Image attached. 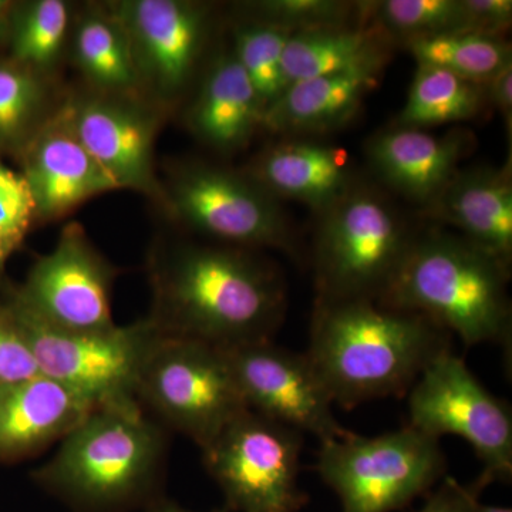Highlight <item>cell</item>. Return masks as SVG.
<instances>
[{
  "label": "cell",
  "instance_id": "cell-1",
  "mask_svg": "<svg viewBox=\"0 0 512 512\" xmlns=\"http://www.w3.org/2000/svg\"><path fill=\"white\" fill-rule=\"evenodd\" d=\"M148 278V318L165 336L234 349L272 340L284 319V282L249 249L161 244L148 258Z\"/></svg>",
  "mask_w": 512,
  "mask_h": 512
},
{
  "label": "cell",
  "instance_id": "cell-2",
  "mask_svg": "<svg viewBox=\"0 0 512 512\" xmlns=\"http://www.w3.org/2000/svg\"><path fill=\"white\" fill-rule=\"evenodd\" d=\"M451 350V335L416 313L375 301H315L306 356L333 404L409 393L431 360Z\"/></svg>",
  "mask_w": 512,
  "mask_h": 512
},
{
  "label": "cell",
  "instance_id": "cell-3",
  "mask_svg": "<svg viewBox=\"0 0 512 512\" xmlns=\"http://www.w3.org/2000/svg\"><path fill=\"white\" fill-rule=\"evenodd\" d=\"M165 454L163 429L133 397L90 410L32 477L74 511L124 512L151 503Z\"/></svg>",
  "mask_w": 512,
  "mask_h": 512
},
{
  "label": "cell",
  "instance_id": "cell-4",
  "mask_svg": "<svg viewBox=\"0 0 512 512\" xmlns=\"http://www.w3.org/2000/svg\"><path fill=\"white\" fill-rule=\"evenodd\" d=\"M510 272L483 248L434 225L416 232L376 302L423 316L467 346L511 348Z\"/></svg>",
  "mask_w": 512,
  "mask_h": 512
},
{
  "label": "cell",
  "instance_id": "cell-5",
  "mask_svg": "<svg viewBox=\"0 0 512 512\" xmlns=\"http://www.w3.org/2000/svg\"><path fill=\"white\" fill-rule=\"evenodd\" d=\"M416 232L389 195L355 181L320 212L313 268L316 301H377Z\"/></svg>",
  "mask_w": 512,
  "mask_h": 512
},
{
  "label": "cell",
  "instance_id": "cell-6",
  "mask_svg": "<svg viewBox=\"0 0 512 512\" xmlns=\"http://www.w3.org/2000/svg\"><path fill=\"white\" fill-rule=\"evenodd\" d=\"M316 470L338 495L342 512H396L440 484L447 461L440 440L406 426L320 443Z\"/></svg>",
  "mask_w": 512,
  "mask_h": 512
},
{
  "label": "cell",
  "instance_id": "cell-7",
  "mask_svg": "<svg viewBox=\"0 0 512 512\" xmlns=\"http://www.w3.org/2000/svg\"><path fill=\"white\" fill-rule=\"evenodd\" d=\"M8 312L29 343L40 373L92 406L136 397L141 369L163 333L144 318L100 332L47 325L13 299Z\"/></svg>",
  "mask_w": 512,
  "mask_h": 512
},
{
  "label": "cell",
  "instance_id": "cell-8",
  "mask_svg": "<svg viewBox=\"0 0 512 512\" xmlns=\"http://www.w3.org/2000/svg\"><path fill=\"white\" fill-rule=\"evenodd\" d=\"M136 399L201 450L248 410L224 349L165 335L141 369Z\"/></svg>",
  "mask_w": 512,
  "mask_h": 512
},
{
  "label": "cell",
  "instance_id": "cell-9",
  "mask_svg": "<svg viewBox=\"0 0 512 512\" xmlns=\"http://www.w3.org/2000/svg\"><path fill=\"white\" fill-rule=\"evenodd\" d=\"M407 426L440 440H466L483 471L470 485L478 495L494 481L512 478V413L453 350L441 353L421 372L409 390Z\"/></svg>",
  "mask_w": 512,
  "mask_h": 512
},
{
  "label": "cell",
  "instance_id": "cell-10",
  "mask_svg": "<svg viewBox=\"0 0 512 512\" xmlns=\"http://www.w3.org/2000/svg\"><path fill=\"white\" fill-rule=\"evenodd\" d=\"M303 434L245 410L202 448L208 473L229 512H299L309 495L299 485Z\"/></svg>",
  "mask_w": 512,
  "mask_h": 512
},
{
  "label": "cell",
  "instance_id": "cell-11",
  "mask_svg": "<svg viewBox=\"0 0 512 512\" xmlns=\"http://www.w3.org/2000/svg\"><path fill=\"white\" fill-rule=\"evenodd\" d=\"M163 201L185 227L229 247L298 255V239L279 201L242 171L181 165L168 180Z\"/></svg>",
  "mask_w": 512,
  "mask_h": 512
},
{
  "label": "cell",
  "instance_id": "cell-12",
  "mask_svg": "<svg viewBox=\"0 0 512 512\" xmlns=\"http://www.w3.org/2000/svg\"><path fill=\"white\" fill-rule=\"evenodd\" d=\"M117 271L93 247L82 225L63 228L55 248L30 268L15 301L47 325L74 332L116 326L111 292Z\"/></svg>",
  "mask_w": 512,
  "mask_h": 512
},
{
  "label": "cell",
  "instance_id": "cell-13",
  "mask_svg": "<svg viewBox=\"0 0 512 512\" xmlns=\"http://www.w3.org/2000/svg\"><path fill=\"white\" fill-rule=\"evenodd\" d=\"M224 350L252 412L312 434L320 443L352 434L336 419L335 404L306 353L281 348L272 340Z\"/></svg>",
  "mask_w": 512,
  "mask_h": 512
},
{
  "label": "cell",
  "instance_id": "cell-14",
  "mask_svg": "<svg viewBox=\"0 0 512 512\" xmlns=\"http://www.w3.org/2000/svg\"><path fill=\"white\" fill-rule=\"evenodd\" d=\"M60 110L117 190L163 198V188L154 173L158 117L153 111L138 99L96 92L72 96Z\"/></svg>",
  "mask_w": 512,
  "mask_h": 512
},
{
  "label": "cell",
  "instance_id": "cell-15",
  "mask_svg": "<svg viewBox=\"0 0 512 512\" xmlns=\"http://www.w3.org/2000/svg\"><path fill=\"white\" fill-rule=\"evenodd\" d=\"M126 30L141 86L174 99L190 83L208 33L210 10L185 0H126L111 6Z\"/></svg>",
  "mask_w": 512,
  "mask_h": 512
},
{
  "label": "cell",
  "instance_id": "cell-16",
  "mask_svg": "<svg viewBox=\"0 0 512 512\" xmlns=\"http://www.w3.org/2000/svg\"><path fill=\"white\" fill-rule=\"evenodd\" d=\"M474 144L473 134L458 128L436 136L392 126L367 141L366 157L380 183L423 211L453 181Z\"/></svg>",
  "mask_w": 512,
  "mask_h": 512
},
{
  "label": "cell",
  "instance_id": "cell-17",
  "mask_svg": "<svg viewBox=\"0 0 512 512\" xmlns=\"http://www.w3.org/2000/svg\"><path fill=\"white\" fill-rule=\"evenodd\" d=\"M23 178L36 207V220L53 221L84 201L117 190L73 133L60 106L22 150Z\"/></svg>",
  "mask_w": 512,
  "mask_h": 512
},
{
  "label": "cell",
  "instance_id": "cell-18",
  "mask_svg": "<svg viewBox=\"0 0 512 512\" xmlns=\"http://www.w3.org/2000/svg\"><path fill=\"white\" fill-rule=\"evenodd\" d=\"M242 173L275 198L323 212L355 183L349 153L313 137H288L264 148Z\"/></svg>",
  "mask_w": 512,
  "mask_h": 512
},
{
  "label": "cell",
  "instance_id": "cell-19",
  "mask_svg": "<svg viewBox=\"0 0 512 512\" xmlns=\"http://www.w3.org/2000/svg\"><path fill=\"white\" fill-rule=\"evenodd\" d=\"M420 212L436 227L453 229L511 268V160L501 168L458 171L443 194Z\"/></svg>",
  "mask_w": 512,
  "mask_h": 512
},
{
  "label": "cell",
  "instance_id": "cell-20",
  "mask_svg": "<svg viewBox=\"0 0 512 512\" xmlns=\"http://www.w3.org/2000/svg\"><path fill=\"white\" fill-rule=\"evenodd\" d=\"M94 406L43 375L0 384V463L33 456L60 441Z\"/></svg>",
  "mask_w": 512,
  "mask_h": 512
},
{
  "label": "cell",
  "instance_id": "cell-21",
  "mask_svg": "<svg viewBox=\"0 0 512 512\" xmlns=\"http://www.w3.org/2000/svg\"><path fill=\"white\" fill-rule=\"evenodd\" d=\"M384 66L370 64L289 84L265 111L262 128L286 137H315L348 126L379 86Z\"/></svg>",
  "mask_w": 512,
  "mask_h": 512
},
{
  "label": "cell",
  "instance_id": "cell-22",
  "mask_svg": "<svg viewBox=\"0 0 512 512\" xmlns=\"http://www.w3.org/2000/svg\"><path fill=\"white\" fill-rule=\"evenodd\" d=\"M254 86L232 50L212 60L187 113V126L205 146L229 154L248 146L264 124Z\"/></svg>",
  "mask_w": 512,
  "mask_h": 512
},
{
  "label": "cell",
  "instance_id": "cell-23",
  "mask_svg": "<svg viewBox=\"0 0 512 512\" xmlns=\"http://www.w3.org/2000/svg\"><path fill=\"white\" fill-rule=\"evenodd\" d=\"M393 43L372 23L293 33L286 43L282 69L286 84L387 64Z\"/></svg>",
  "mask_w": 512,
  "mask_h": 512
},
{
  "label": "cell",
  "instance_id": "cell-24",
  "mask_svg": "<svg viewBox=\"0 0 512 512\" xmlns=\"http://www.w3.org/2000/svg\"><path fill=\"white\" fill-rule=\"evenodd\" d=\"M74 60L94 92L138 99L141 87L126 30L113 12L82 16L74 32Z\"/></svg>",
  "mask_w": 512,
  "mask_h": 512
},
{
  "label": "cell",
  "instance_id": "cell-25",
  "mask_svg": "<svg viewBox=\"0 0 512 512\" xmlns=\"http://www.w3.org/2000/svg\"><path fill=\"white\" fill-rule=\"evenodd\" d=\"M485 109L484 84L468 82L439 67L417 64L406 104L393 126L429 130L476 119Z\"/></svg>",
  "mask_w": 512,
  "mask_h": 512
},
{
  "label": "cell",
  "instance_id": "cell-26",
  "mask_svg": "<svg viewBox=\"0 0 512 512\" xmlns=\"http://www.w3.org/2000/svg\"><path fill=\"white\" fill-rule=\"evenodd\" d=\"M56 110L45 74L0 64V147L22 151Z\"/></svg>",
  "mask_w": 512,
  "mask_h": 512
},
{
  "label": "cell",
  "instance_id": "cell-27",
  "mask_svg": "<svg viewBox=\"0 0 512 512\" xmlns=\"http://www.w3.org/2000/svg\"><path fill=\"white\" fill-rule=\"evenodd\" d=\"M417 64L439 67L468 82L484 84L512 63V49L505 37L476 33H447L407 46Z\"/></svg>",
  "mask_w": 512,
  "mask_h": 512
},
{
  "label": "cell",
  "instance_id": "cell-28",
  "mask_svg": "<svg viewBox=\"0 0 512 512\" xmlns=\"http://www.w3.org/2000/svg\"><path fill=\"white\" fill-rule=\"evenodd\" d=\"M363 15L393 45H412L447 33H463L461 0H377L363 2Z\"/></svg>",
  "mask_w": 512,
  "mask_h": 512
},
{
  "label": "cell",
  "instance_id": "cell-29",
  "mask_svg": "<svg viewBox=\"0 0 512 512\" xmlns=\"http://www.w3.org/2000/svg\"><path fill=\"white\" fill-rule=\"evenodd\" d=\"M292 35L291 30L259 20L249 19L235 26L232 53L254 86L265 111L288 87L282 60Z\"/></svg>",
  "mask_w": 512,
  "mask_h": 512
},
{
  "label": "cell",
  "instance_id": "cell-30",
  "mask_svg": "<svg viewBox=\"0 0 512 512\" xmlns=\"http://www.w3.org/2000/svg\"><path fill=\"white\" fill-rule=\"evenodd\" d=\"M69 23V5L63 0L29 3L20 13L13 35L16 63L47 76L62 55Z\"/></svg>",
  "mask_w": 512,
  "mask_h": 512
},
{
  "label": "cell",
  "instance_id": "cell-31",
  "mask_svg": "<svg viewBox=\"0 0 512 512\" xmlns=\"http://www.w3.org/2000/svg\"><path fill=\"white\" fill-rule=\"evenodd\" d=\"M252 20L272 23L291 30L306 32L365 22L363 2L342 0H262L248 3Z\"/></svg>",
  "mask_w": 512,
  "mask_h": 512
},
{
  "label": "cell",
  "instance_id": "cell-32",
  "mask_svg": "<svg viewBox=\"0 0 512 512\" xmlns=\"http://www.w3.org/2000/svg\"><path fill=\"white\" fill-rule=\"evenodd\" d=\"M35 220V201L25 178L0 163V269L20 247Z\"/></svg>",
  "mask_w": 512,
  "mask_h": 512
},
{
  "label": "cell",
  "instance_id": "cell-33",
  "mask_svg": "<svg viewBox=\"0 0 512 512\" xmlns=\"http://www.w3.org/2000/svg\"><path fill=\"white\" fill-rule=\"evenodd\" d=\"M40 375L29 343L16 328L8 309H0V384L22 382Z\"/></svg>",
  "mask_w": 512,
  "mask_h": 512
},
{
  "label": "cell",
  "instance_id": "cell-34",
  "mask_svg": "<svg viewBox=\"0 0 512 512\" xmlns=\"http://www.w3.org/2000/svg\"><path fill=\"white\" fill-rule=\"evenodd\" d=\"M463 33L505 37L511 28V0H461Z\"/></svg>",
  "mask_w": 512,
  "mask_h": 512
},
{
  "label": "cell",
  "instance_id": "cell-35",
  "mask_svg": "<svg viewBox=\"0 0 512 512\" xmlns=\"http://www.w3.org/2000/svg\"><path fill=\"white\" fill-rule=\"evenodd\" d=\"M480 495L468 485H461L453 477L446 476L417 512H473Z\"/></svg>",
  "mask_w": 512,
  "mask_h": 512
},
{
  "label": "cell",
  "instance_id": "cell-36",
  "mask_svg": "<svg viewBox=\"0 0 512 512\" xmlns=\"http://www.w3.org/2000/svg\"><path fill=\"white\" fill-rule=\"evenodd\" d=\"M488 107H493L503 116L511 133L512 124V63L503 67L484 83Z\"/></svg>",
  "mask_w": 512,
  "mask_h": 512
},
{
  "label": "cell",
  "instance_id": "cell-37",
  "mask_svg": "<svg viewBox=\"0 0 512 512\" xmlns=\"http://www.w3.org/2000/svg\"><path fill=\"white\" fill-rule=\"evenodd\" d=\"M147 512H191L187 510H183V508L177 507L175 504L171 503H156L151 504L148 507ZM214 512H229L227 510L222 511H214Z\"/></svg>",
  "mask_w": 512,
  "mask_h": 512
},
{
  "label": "cell",
  "instance_id": "cell-38",
  "mask_svg": "<svg viewBox=\"0 0 512 512\" xmlns=\"http://www.w3.org/2000/svg\"><path fill=\"white\" fill-rule=\"evenodd\" d=\"M473 512H512L510 507H500V505L483 504L480 498L474 503Z\"/></svg>",
  "mask_w": 512,
  "mask_h": 512
},
{
  "label": "cell",
  "instance_id": "cell-39",
  "mask_svg": "<svg viewBox=\"0 0 512 512\" xmlns=\"http://www.w3.org/2000/svg\"><path fill=\"white\" fill-rule=\"evenodd\" d=\"M6 8V3L5 2H0V13L3 12V10H5Z\"/></svg>",
  "mask_w": 512,
  "mask_h": 512
}]
</instances>
